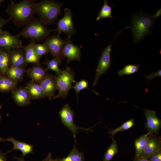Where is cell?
<instances>
[{
  "label": "cell",
  "instance_id": "4dcf8cb0",
  "mask_svg": "<svg viewBox=\"0 0 161 161\" xmlns=\"http://www.w3.org/2000/svg\"><path fill=\"white\" fill-rule=\"evenodd\" d=\"M35 48L36 54L40 59L43 55L49 52L48 47L44 44H36L35 43Z\"/></svg>",
  "mask_w": 161,
  "mask_h": 161
},
{
  "label": "cell",
  "instance_id": "f35d334b",
  "mask_svg": "<svg viewBox=\"0 0 161 161\" xmlns=\"http://www.w3.org/2000/svg\"><path fill=\"white\" fill-rule=\"evenodd\" d=\"M14 158L17 161H25L24 157L22 156L20 157H16Z\"/></svg>",
  "mask_w": 161,
  "mask_h": 161
},
{
  "label": "cell",
  "instance_id": "2e32d148",
  "mask_svg": "<svg viewBox=\"0 0 161 161\" xmlns=\"http://www.w3.org/2000/svg\"><path fill=\"white\" fill-rule=\"evenodd\" d=\"M11 92L13 100L18 106H25L31 103L32 100L24 87L16 88Z\"/></svg>",
  "mask_w": 161,
  "mask_h": 161
},
{
  "label": "cell",
  "instance_id": "8d00e7d4",
  "mask_svg": "<svg viewBox=\"0 0 161 161\" xmlns=\"http://www.w3.org/2000/svg\"><path fill=\"white\" fill-rule=\"evenodd\" d=\"M7 156L5 153H3L0 151V161H6Z\"/></svg>",
  "mask_w": 161,
  "mask_h": 161
},
{
  "label": "cell",
  "instance_id": "83f0119b",
  "mask_svg": "<svg viewBox=\"0 0 161 161\" xmlns=\"http://www.w3.org/2000/svg\"><path fill=\"white\" fill-rule=\"evenodd\" d=\"M134 125V120L133 119H131L123 123L120 126L114 130H111L108 128L109 130L108 134H111V136L113 137L114 135L117 132L127 130L131 128Z\"/></svg>",
  "mask_w": 161,
  "mask_h": 161
},
{
  "label": "cell",
  "instance_id": "30bf717a",
  "mask_svg": "<svg viewBox=\"0 0 161 161\" xmlns=\"http://www.w3.org/2000/svg\"><path fill=\"white\" fill-rule=\"evenodd\" d=\"M22 44L19 38L8 31L3 30L0 33V50L8 52L13 49L22 48Z\"/></svg>",
  "mask_w": 161,
  "mask_h": 161
},
{
  "label": "cell",
  "instance_id": "f1b7e54d",
  "mask_svg": "<svg viewBox=\"0 0 161 161\" xmlns=\"http://www.w3.org/2000/svg\"><path fill=\"white\" fill-rule=\"evenodd\" d=\"M140 66L137 64H128L126 65L123 68L118 71V76L123 75H129L137 72Z\"/></svg>",
  "mask_w": 161,
  "mask_h": 161
},
{
  "label": "cell",
  "instance_id": "ab89813d",
  "mask_svg": "<svg viewBox=\"0 0 161 161\" xmlns=\"http://www.w3.org/2000/svg\"><path fill=\"white\" fill-rule=\"evenodd\" d=\"M3 75L0 72V79L1 78Z\"/></svg>",
  "mask_w": 161,
  "mask_h": 161
},
{
  "label": "cell",
  "instance_id": "5bb4252c",
  "mask_svg": "<svg viewBox=\"0 0 161 161\" xmlns=\"http://www.w3.org/2000/svg\"><path fill=\"white\" fill-rule=\"evenodd\" d=\"M161 149L160 137L151 134L148 137L147 142L140 157L147 158L150 155Z\"/></svg>",
  "mask_w": 161,
  "mask_h": 161
},
{
  "label": "cell",
  "instance_id": "1f68e13d",
  "mask_svg": "<svg viewBox=\"0 0 161 161\" xmlns=\"http://www.w3.org/2000/svg\"><path fill=\"white\" fill-rule=\"evenodd\" d=\"M75 84L72 86L75 91L76 95L78 97V94L83 89H88V83L86 80L83 79L80 80L78 82H76Z\"/></svg>",
  "mask_w": 161,
  "mask_h": 161
},
{
  "label": "cell",
  "instance_id": "d6986e66",
  "mask_svg": "<svg viewBox=\"0 0 161 161\" xmlns=\"http://www.w3.org/2000/svg\"><path fill=\"white\" fill-rule=\"evenodd\" d=\"M35 42L30 41L27 45L22 46L25 56L26 61L27 63L34 64H40V58L38 57L35 49Z\"/></svg>",
  "mask_w": 161,
  "mask_h": 161
},
{
  "label": "cell",
  "instance_id": "52a82bcc",
  "mask_svg": "<svg viewBox=\"0 0 161 161\" xmlns=\"http://www.w3.org/2000/svg\"><path fill=\"white\" fill-rule=\"evenodd\" d=\"M64 16L55 23L57 27L54 31L60 35L62 33H65L67 38L71 39L72 36L76 32L73 20L72 14L70 9L66 8L64 9Z\"/></svg>",
  "mask_w": 161,
  "mask_h": 161
},
{
  "label": "cell",
  "instance_id": "ba28073f",
  "mask_svg": "<svg viewBox=\"0 0 161 161\" xmlns=\"http://www.w3.org/2000/svg\"><path fill=\"white\" fill-rule=\"evenodd\" d=\"M122 30L119 32L111 44H109L103 50L99 60L92 86L96 85L101 76L109 68L111 64V52L113 42Z\"/></svg>",
  "mask_w": 161,
  "mask_h": 161
},
{
  "label": "cell",
  "instance_id": "44dd1931",
  "mask_svg": "<svg viewBox=\"0 0 161 161\" xmlns=\"http://www.w3.org/2000/svg\"><path fill=\"white\" fill-rule=\"evenodd\" d=\"M26 70L25 68L9 66L6 71L4 75L13 81L18 83L23 80Z\"/></svg>",
  "mask_w": 161,
  "mask_h": 161
},
{
  "label": "cell",
  "instance_id": "cb8c5ba5",
  "mask_svg": "<svg viewBox=\"0 0 161 161\" xmlns=\"http://www.w3.org/2000/svg\"><path fill=\"white\" fill-rule=\"evenodd\" d=\"M151 134L150 132L142 135L136 139L134 141L135 148V155L139 156L143 151L144 147L145 145L148 136Z\"/></svg>",
  "mask_w": 161,
  "mask_h": 161
},
{
  "label": "cell",
  "instance_id": "9c48e42d",
  "mask_svg": "<svg viewBox=\"0 0 161 161\" xmlns=\"http://www.w3.org/2000/svg\"><path fill=\"white\" fill-rule=\"evenodd\" d=\"M67 40V38L62 39L57 34L48 36L43 43L48 47L49 52L53 58L58 60L60 64L63 59V49Z\"/></svg>",
  "mask_w": 161,
  "mask_h": 161
},
{
  "label": "cell",
  "instance_id": "3957f363",
  "mask_svg": "<svg viewBox=\"0 0 161 161\" xmlns=\"http://www.w3.org/2000/svg\"><path fill=\"white\" fill-rule=\"evenodd\" d=\"M54 30L49 29L39 18L32 17L24 28L16 35L19 38L23 36L30 41L40 42L46 39Z\"/></svg>",
  "mask_w": 161,
  "mask_h": 161
},
{
  "label": "cell",
  "instance_id": "277c9868",
  "mask_svg": "<svg viewBox=\"0 0 161 161\" xmlns=\"http://www.w3.org/2000/svg\"><path fill=\"white\" fill-rule=\"evenodd\" d=\"M64 3L53 0H43L36 3V14L39 19L46 25L54 23L61 13L62 6Z\"/></svg>",
  "mask_w": 161,
  "mask_h": 161
},
{
  "label": "cell",
  "instance_id": "d590c367",
  "mask_svg": "<svg viewBox=\"0 0 161 161\" xmlns=\"http://www.w3.org/2000/svg\"><path fill=\"white\" fill-rule=\"evenodd\" d=\"M133 161H148L145 158L137 156L135 155L133 160Z\"/></svg>",
  "mask_w": 161,
  "mask_h": 161
},
{
  "label": "cell",
  "instance_id": "b9f144b4",
  "mask_svg": "<svg viewBox=\"0 0 161 161\" xmlns=\"http://www.w3.org/2000/svg\"><path fill=\"white\" fill-rule=\"evenodd\" d=\"M4 1L3 0H0V6L1 5V4Z\"/></svg>",
  "mask_w": 161,
  "mask_h": 161
},
{
  "label": "cell",
  "instance_id": "f546056e",
  "mask_svg": "<svg viewBox=\"0 0 161 161\" xmlns=\"http://www.w3.org/2000/svg\"><path fill=\"white\" fill-rule=\"evenodd\" d=\"M47 66L46 69L54 71L56 74H58L61 72L62 70L60 69L59 65L60 64L59 62L56 59L53 58L51 60H48L47 58L46 61L44 63Z\"/></svg>",
  "mask_w": 161,
  "mask_h": 161
},
{
  "label": "cell",
  "instance_id": "7a4b0ae2",
  "mask_svg": "<svg viewBox=\"0 0 161 161\" xmlns=\"http://www.w3.org/2000/svg\"><path fill=\"white\" fill-rule=\"evenodd\" d=\"M160 15V9L154 15L140 12L132 16L131 27L135 43L139 42L150 34L155 20Z\"/></svg>",
  "mask_w": 161,
  "mask_h": 161
},
{
  "label": "cell",
  "instance_id": "603a6c76",
  "mask_svg": "<svg viewBox=\"0 0 161 161\" xmlns=\"http://www.w3.org/2000/svg\"><path fill=\"white\" fill-rule=\"evenodd\" d=\"M17 83L3 75L0 79V92H11L17 88Z\"/></svg>",
  "mask_w": 161,
  "mask_h": 161
},
{
  "label": "cell",
  "instance_id": "4fadbf2b",
  "mask_svg": "<svg viewBox=\"0 0 161 161\" xmlns=\"http://www.w3.org/2000/svg\"><path fill=\"white\" fill-rule=\"evenodd\" d=\"M63 59L66 57V64L74 60L80 61V49L78 46L72 43L70 39L67 38L62 52Z\"/></svg>",
  "mask_w": 161,
  "mask_h": 161
},
{
  "label": "cell",
  "instance_id": "e0dca14e",
  "mask_svg": "<svg viewBox=\"0 0 161 161\" xmlns=\"http://www.w3.org/2000/svg\"><path fill=\"white\" fill-rule=\"evenodd\" d=\"M25 73L31 81L38 83L43 81L48 74L46 68L41 66L40 64H35L26 70Z\"/></svg>",
  "mask_w": 161,
  "mask_h": 161
},
{
  "label": "cell",
  "instance_id": "8992f818",
  "mask_svg": "<svg viewBox=\"0 0 161 161\" xmlns=\"http://www.w3.org/2000/svg\"><path fill=\"white\" fill-rule=\"evenodd\" d=\"M59 114L63 124L72 134L75 141H76V136L79 130H83L86 133L89 131H93V128L100 122H99L94 126L89 128H81L77 126L74 122L73 117L75 116L74 113L68 104H66L63 106L59 112Z\"/></svg>",
  "mask_w": 161,
  "mask_h": 161
},
{
  "label": "cell",
  "instance_id": "6da1fadb",
  "mask_svg": "<svg viewBox=\"0 0 161 161\" xmlns=\"http://www.w3.org/2000/svg\"><path fill=\"white\" fill-rule=\"evenodd\" d=\"M36 0H24L16 3L11 0L6 10L8 18L16 26H25L30 18L36 14Z\"/></svg>",
  "mask_w": 161,
  "mask_h": 161
},
{
  "label": "cell",
  "instance_id": "7c38bea8",
  "mask_svg": "<svg viewBox=\"0 0 161 161\" xmlns=\"http://www.w3.org/2000/svg\"><path fill=\"white\" fill-rule=\"evenodd\" d=\"M45 96L49 100L53 99L57 90L56 75L48 73L45 78L39 83Z\"/></svg>",
  "mask_w": 161,
  "mask_h": 161
},
{
  "label": "cell",
  "instance_id": "9a60e30c",
  "mask_svg": "<svg viewBox=\"0 0 161 161\" xmlns=\"http://www.w3.org/2000/svg\"><path fill=\"white\" fill-rule=\"evenodd\" d=\"M8 53L9 66L25 68L27 63L24 52L22 48L13 49Z\"/></svg>",
  "mask_w": 161,
  "mask_h": 161
},
{
  "label": "cell",
  "instance_id": "5b68a950",
  "mask_svg": "<svg viewBox=\"0 0 161 161\" xmlns=\"http://www.w3.org/2000/svg\"><path fill=\"white\" fill-rule=\"evenodd\" d=\"M58 93L53 99L56 98H66L73 83H75V74L70 68L67 67L61 72L56 74Z\"/></svg>",
  "mask_w": 161,
  "mask_h": 161
},
{
  "label": "cell",
  "instance_id": "ffe728a7",
  "mask_svg": "<svg viewBox=\"0 0 161 161\" xmlns=\"http://www.w3.org/2000/svg\"><path fill=\"white\" fill-rule=\"evenodd\" d=\"M24 88L31 100H38L45 97L39 83L31 80L27 83Z\"/></svg>",
  "mask_w": 161,
  "mask_h": 161
},
{
  "label": "cell",
  "instance_id": "d6a6232c",
  "mask_svg": "<svg viewBox=\"0 0 161 161\" xmlns=\"http://www.w3.org/2000/svg\"><path fill=\"white\" fill-rule=\"evenodd\" d=\"M146 159L148 161H161V149L151 154Z\"/></svg>",
  "mask_w": 161,
  "mask_h": 161
},
{
  "label": "cell",
  "instance_id": "4316f807",
  "mask_svg": "<svg viewBox=\"0 0 161 161\" xmlns=\"http://www.w3.org/2000/svg\"><path fill=\"white\" fill-rule=\"evenodd\" d=\"M9 67L8 53L0 50V72L4 75L6 71Z\"/></svg>",
  "mask_w": 161,
  "mask_h": 161
},
{
  "label": "cell",
  "instance_id": "7402d4cb",
  "mask_svg": "<svg viewBox=\"0 0 161 161\" xmlns=\"http://www.w3.org/2000/svg\"><path fill=\"white\" fill-rule=\"evenodd\" d=\"M54 160L55 161H83L84 157L83 153L80 151L77 147L76 142L74 141L73 148L67 156Z\"/></svg>",
  "mask_w": 161,
  "mask_h": 161
},
{
  "label": "cell",
  "instance_id": "836d02e7",
  "mask_svg": "<svg viewBox=\"0 0 161 161\" xmlns=\"http://www.w3.org/2000/svg\"><path fill=\"white\" fill-rule=\"evenodd\" d=\"M157 76L160 77L161 76V70L152 73L149 75H144V77L148 80H152L153 78Z\"/></svg>",
  "mask_w": 161,
  "mask_h": 161
},
{
  "label": "cell",
  "instance_id": "d4e9b609",
  "mask_svg": "<svg viewBox=\"0 0 161 161\" xmlns=\"http://www.w3.org/2000/svg\"><path fill=\"white\" fill-rule=\"evenodd\" d=\"M104 1V4L100 11L98 13L97 17L96 18L97 21H99L102 18L113 17L112 15V8L114 5L111 7L108 4L107 0H105Z\"/></svg>",
  "mask_w": 161,
  "mask_h": 161
},
{
  "label": "cell",
  "instance_id": "484cf974",
  "mask_svg": "<svg viewBox=\"0 0 161 161\" xmlns=\"http://www.w3.org/2000/svg\"><path fill=\"white\" fill-rule=\"evenodd\" d=\"M112 138L113 142L106 152L103 161H110L114 156L118 152L117 141Z\"/></svg>",
  "mask_w": 161,
  "mask_h": 161
},
{
  "label": "cell",
  "instance_id": "e575fe53",
  "mask_svg": "<svg viewBox=\"0 0 161 161\" xmlns=\"http://www.w3.org/2000/svg\"><path fill=\"white\" fill-rule=\"evenodd\" d=\"M9 21L8 18L5 19L0 16V33L3 31L2 29V27L8 23Z\"/></svg>",
  "mask_w": 161,
  "mask_h": 161
},
{
  "label": "cell",
  "instance_id": "74e56055",
  "mask_svg": "<svg viewBox=\"0 0 161 161\" xmlns=\"http://www.w3.org/2000/svg\"><path fill=\"white\" fill-rule=\"evenodd\" d=\"M42 161H55V160L52 158L51 154L49 153Z\"/></svg>",
  "mask_w": 161,
  "mask_h": 161
},
{
  "label": "cell",
  "instance_id": "ac0fdd59",
  "mask_svg": "<svg viewBox=\"0 0 161 161\" xmlns=\"http://www.w3.org/2000/svg\"><path fill=\"white\" fill-rule=\"evenodd\" d=\"M9 141L12 142L13 145V148L6 154L11 151L17 149L20 151L22 153V156L24 157L28 154L32 153L34 146L33 145L29 144L24 142L19 141L13 137H11L7 138L0 137V142Z\"/></svg>",
  "mask_w": 161,
  "mask_h": 161
},
{
  "label": "cell",
  "instance_id": "60d3db41",
  "mask_svg": "<svg viewBox=\"0 0 161 161\" xmlns=\"http://www.w3.org/2000/svg\"><path fill=\"white\" fill-rule=\"evenodd\" d=\"M2 106V104L0 105V110L1 109V108ZM1 116L0 112V121L1 120Z\"/></svg>",
  "mask_w": 161,
  "mask_h": 161
},
{
  "label": "cell",
  "instance_id": "8fae6325",
  "mask_svg": "<svg viewBox=\"0 0 161 161\" xmlns=\"http://www.w3.org/2000/svg\"><path fill=\"white\" fill-rule=\"evenodd\" d=\"M144 113L146 117L145 128L151 133L159 134L161 127V121L157 116L156 112L144 109Z\"/></svg>",
  "mask_w": 161,
  "mask_h": 161
}]
</instances>
